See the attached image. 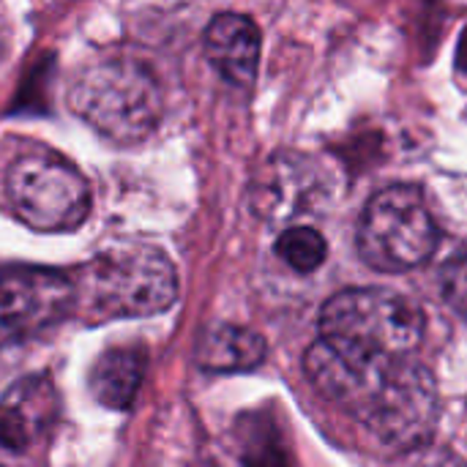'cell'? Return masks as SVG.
Listing matches in <instances>:
<instances>
[{
    "label": "cell",
    "instance_id": "cell-8",
    "mask_svg": "<svg viewBox=\"0 0 467 467\" xmlns=\"http://www.w3.org/2000/svg\"><path fill=\"white\" fill-rule=\"evenodd\" d=\"M337 194L334 172L306 153L271 156L252 186V208L271 224H285L296 216L323 211Z\"/></svg>",
    "mask_w": 467,
    "mask_h": 467
},
{
    "label": "cell",
    "instance_id": "cell-17",
    "mask_svg": "<svg viewBox=\"0 0 467 467\" xmlns=\"http://www.w3.org/2000/svg\"><path fill=\"white\" fill-rule=\"evenodd\" d=\"M400 467H467L460 454L443 446H421L416 451H408Z\"/></svg>",
    "mask_w": 467,
    "mask_h": 467
},
{
    "label": "cell",
    "instance_id": "cell-3",
    "mask_svg": "<svg viewBox=\"0 0 467 467\" xmlns=\"http://www.w3.org/2000/svg\"><path fill=\"white\" fill-rule=\"evenodd\" d=\"M356 244L364 263L375 271L405 274L435 254L441 230L424 192L410 183H394L367 202Z\"/></svg>",
    "mask_w": 467,
    "mask_h": 467
},
{
    "label": "cell",
    "instance_id": "cell-2",
    "mask_svg": "<svg viewBox=\"0 0 467 467\" xmlns=\"http://www.w3.org/2000/svg\"><path fill=\"white\" fill-rule=\"evenodd\" d=\"M71 109L101 137L131 145L161 120L164 93L156 74L134 57H101L82 66L68 90Z\"/></svg>",
    "mask_w": 467,
    "mask_h": 467
},
{
    "label": "cell",
    "instance_id": "cell-18",
    "mask_svg": "<svg viewBox=\"0 0 467 467\" xmlns=\"http://www.w3.org/2000/svg\"><path fill=\"white\" fill-rule=\"evenodd\" d=\"M457 63H460V68H462V71H467V30H465V33H462V41H460Z\"/></svg>",
    "mask_w": 467,
    "mask_h": 467
},
{
    "label": "cell",
    "instance_id": "cell-11",
    "mask_svg": "<svg viewBox=\"0 0 467 467\" xmlns=\"http://www.w3.org/2000/svg\"><path fill=\"white\" fill-rule=\"evenodd\" d=\"M211 66L235 88H249L260 63V27L244 14H216L205 27Z\"/></svg>",
    "mask_w": 467,
    "mask_h": 467
},
{
    "label": "cell",
    "instance_id": "cell-14",
    "mask_svg": "<svg viewBox=\"0 0 467 467\" xmlns=\"http://www.w3.org/2000/svg\"><path fill=\"white\" fill-rule=\"evenodd\" d=\"M276 254L298 274H312L317 271L326 257H328V244L326 238L306 224H293L287 230H282L279 241H276Z\"/></svg>",
    "mask_w": 467,
    "mask_h": 467
},
{
    "label": "cell",
    "instance_id": "cell-12",
    "mask_svg": "<svg viewBox=\"0 0 467 467\" xmlns=\"http://www.w3.org/2000/svg\"><path fill=\"white\" fill-rule=\"evenodd\" d=\"M194 358L205 372H249L265 361V339L241 326H211L194 345Z\"/></svg>",
    "mask_w": 467,
    "mask_h": 467
},
{
    "label": "cell",
    "instance_id": "cell-7",
    "mask_svg": "<svg viewBox=\"0 0 467 467\" xmlns=\"http://www.w3.org/2000/svg\"><path fill=\"white\" fill-rule=\"evenodd\" d=\"M402 361L320 337L304 356V372L320 397L361 421Z\"/></svg>",
    "mask_w": 467,
    "mask_h": 467
},
{
    "label": "cell",
    "instance_id": "cell-6",
    "mask_svg": "<svg viewBox=\"0 0 467 467\" xmlns=\"http://www.w3.org/2000/svg\"><path fill=\"white\" fill-rule=\"evenodd\" d=\"M441 421V391L435 375L416 361L405 358L391 375L389 386L364 413L361 424L389 451H416L430 446Z\"/></svg>",
    "mask_w": 467,
    "mask_h": 467
},
{
    "label": "cell",
    "instance_id": "cell-15",
    "mask_svg": "<svg viewBox=\"0 0 467 467\" xmlns=\"http://www.w3.org/2000/svg\"><path fill=\"white\" fill-rule=\"evenodd\" d=\"M244 465L246 467H290L285 441L268 419H246L244 430Z\"/></svg>",
    "mask_w": 467,
    "mask_h": 467
},
{
    "label": "cell",
    "instance_id": "cell-5",
    "mask_svg": "<svg viewBox=\"0 0 467 467\" xmlns=\"http://www.w3.org/2000/svg\"><path fill=\"white\" fill-rule=\"evenodd\" d=\"M5 194L14 216L38 233H68L90 211L88 181L52 150L19 153L5 172Z\"/></svg>",
    "mask_w": 467,
    "mask_h": 467
},
{
    "label": "cell",
    "instance_id": "cell-13",
    "mask_svg": "<svg viewBox=\"0 0 467 467\" xmlns=\"http://www.w3.org/2000/svg\"><path fill=\"white\" fill-rule=\"evenodd\" d=\"M145 375V356L140 350L115 348L107 350L90 369V391L93 397L112 410L131 408L137 389Z\"/></svg>",
    "mask_w": 467,
    "mask_h": 467
},
{
    "label": "cell",
    "instance_id": "cell-9",
    "mask_svg": "<svg viewBox=\"0 0 467 467\" xmlns=\"http://www.w3.org/2000/svg\"><path fill=\"white\" fill-rule=\"evenodd\" d=\"M74 312V285L49 268L0 274V342L30 339Z\"/></svg>",
    "mask_w": 467,
    "mask_h": 467
},
{
    "label": "cell",
    "instance_id": "cell-16",
    "mask_svg": "<svg viewBox=\"0 0 467 467\" xmlns=\"http://www.w3.org/2000/svg\"><path fill=\"white\" fill-rule=\"evenodd\" d=\"M441 290H443L446 304L467 323V254L446 265L441 276Z\"/></svg>",
    "mask_w": 467,
    "mask_h": 467
},
{
    "label": "cell",
    "instance_id": "cell-4",
    "mask_svg": "<svg viewBox=\"0 0 467 467\" xmlns=\"http://www.w3.org/2000/svg\"><path fill=\"white\" fill-rule=\"evenodd\" d=\"M320 337L380 356L408 358L424 339V315L394 290H342L331 296L320 312Z\"/></svg>",
    "mask_w": 467,
    "mask_h": 467
},
{
    "label": "cell",
    "instance_id": "cell-1",
    "mask_svg": "<svg viewBox=\"0 0 467 467\" xmlns=\"http://www.w3.org/2000/svg\"><path fill=\"white\" fill-rule=\"evenodd\" d=\"M74 285V312L82 320L150 317L172 306L178 276L167 254L148 244H126L93 257Z\"/></svg>",
    "mask_w": 467,
    "mask_h": 467
},
{
    "label": "cell",
    "instance_id": "cell-10",
    "mask_svg": "<svg viewBox=\"0 0 467 467\" xmlns=\"http://www.w3.org/2000/svg\"><path fill=\"white\" fill-rule=\"evenodd\" d=\"M60 400L49 378L33 375L16 380L0 400V443L8 451H25L55 427Z\"/></svg>",
    "mask_w": 467,
    "mask_h": 467
}]
</instances>
